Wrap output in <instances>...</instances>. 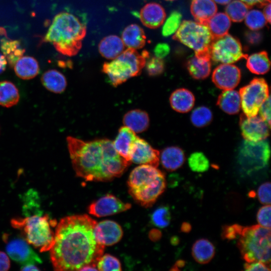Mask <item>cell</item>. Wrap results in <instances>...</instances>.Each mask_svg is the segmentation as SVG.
<instances>
[{
	"instance_id": "ee69618b",
	"label": "cell",
	"mask_w": 271,
	"mask_h": 271,
	"mask_svg": "<svg viewBox=\"0 0 271 271\" xmlns=\"http://www.w3.org/2000/svg\"><path fill=\"white\" fill-rule=\"evenodd\" d=\"M243 226L234 224L223 226L221 236L224 239L232 240L237 238L240 234Z\"/></svg>"
},
{
	"instance_id": "1f68e13d",
	"label": "cell",
	"mask_w": 271,
	"mask_h": 271,
	"mask_svg": "<svg viewBox=\"0 0 271 271\" xmlns=\"http://www.w3.org/2000/svg\"><path fill=\"white\" fill-rule=\"evenodd\" d=\"M246 65L252 73L257 75L264 74L270 69V61L266 51H262L246 56Z\"/></svg>"
},
{
	"instance_id": "91938a15",
	"label": "cell",
	"mask_w": 271,
	"mask_h": 271,
	"mask_svg": "<svg viewBox=\"0 0 271 271\" xmlns=\"http://www.w3.org/2000/svg\"><path fill=\"white\" fill-rule=\"evenodd\" d=\"M166 1H174V0H166Z\"/></svg>"
},
{
	"instance_id": "db71d44e",
	"label": "cell",
	"mask_w": 271,
	"mask_h": 271,
	"mask_svg": "<svg viewBox=\"0 0 271 271\" xmlns=\"http://www.w3.org/2000/svg\"><path fill=\"white\" fill-rule=\"evenodd\" d=\"M149 236L152 240L156 241L160 238L161 233L157 229H153L150 231Z\"/></svg>"
},
{
	"instance_id": "680465c9",
	"label": "cell",
	"mask_w": 271,
	"mask_h": 271,
	"mask_svg": "<svg viewBox=\"0 0 271 271\" xmlns=\"http://www.w3.org/2000/svg\"><path fill=\"white\" fill-rule=\"evenodd\" d=\"M232 0H213L215 3L219 4L220 5H227Z\"/></svg>"
},
{
	"instance_id": "603a6c76",
	"label": "cell",
	"mask_w": 271,
	"mask_h": 271,
	"mask_svg": "<svg viewBox=\"0 0 271 271\" xmlns=\"http://www.w3.org/2000/svg\"><path fill=\"white\" fill-rule=\"evenodd\" d=\"M124 125L135 133L146 131L149 126L148 113L140 109H133L127 112L123 117Z\"/></svg>"
},
{
	"instance_id": "c3c4849f",
	"label": "cell",
	"mask_w": 271,
	"mask_h": 271,
	"mask_svg": "<svg viewBox=\"0 0 271 271\" xmlns=\"http://www.w3.org/2000/svg\"><path fill=\"white\" fill-rule=\"evenodd\" d=\"M170 52L169 45L165 43L158 44L154 49V53L156 57L160 58H164L167 56Z\"/></svg>"
},
{
	"instance_id": "ab89813d",
	"label": "cell",
	"mask_w": 271,
	"mask_h": 271,
	"mask_svg": "<svg viewBox=\"0 0 271 271\" xmlns=\"http://www.w3.org/2000/svg\"><path fill=\"white\" fill-rule=\"evenodd\" d=\"M151 221L156 226L165 228L168 226L171 220V213L167 206H161L157 208L151 215Z\"/></svg>"
},
{
	"instance_id": "f546056e",
	"label": "cell",
	"mask_w": 271,
	"mask_h": 271,
	"mask_svg": "<svg viewBox=\"0 0 271 271\" xmlns=\"http://www.w3.org/2000/svg\"><path fill=\"white\" fill-rule=\"evenodd\" d=\"M41 81L47 90L55 93H62L67 86V81L64 75L54 69L46 71L42 76Z\"/></svg>"
},
{
	"instance_id": "74e56055",
	"label": "cell",
	"mask_w": 271,
	"mask_h": 271,
	"mask_svg": "<svg viewBox=\"0 0 271 271\" xmlns=\"http://www.w3.org/2000/svg\"><path fill=\"white\" fill-rule=\"evenodd\" d=\"M188 163L191 170L195 172H204L207 171L209 167L208 159L200 152L191 154L188 159Z\"/></svg>"
},
{
	"instance_id": "6da1fadb",
	"label": "cell",
	"mask_w": 271,
	"mask_h": 271,
	"mask_svg": "<svg viewBox=\"0 0 271 271\" xmlns=\"http://www.w3.org/2000/svg\"><path fill=\"white\" fill-rule=\"evenodd\" d=\"M96 223L86 214L68 216L61 219L49 250L55 270H80L87 265H96L105 247L95 238Z\"/></svg>"
},
{
	"instance_id": "4316f807",
	"label": "cell",
	"mask_w": 271,
	"mask_h": 271,
	"mask_svg": "<svg viewBox=\"0 0 271 271\" xmlns=\"http://www.w3.org/2000/svg\"><path fill=\"white\" fill-rule=\"evenodd\" d=\"M122 40L128 48L139 49L145 46L146 36L141 27L137 24H131L123 31Z\"/></svg>"
},
{
	"instance_id": "816d5d0a",
	"label": "cell",
	"mask_w": 271,
	"mask_h": 271,
	"mask_svg": "<svg viewBox=\"0 0 271 271\" xmlns=\"http://www.w3.org/2000/svg\"><path fill=\"white\" fill-rule=\"evenodd\" d=\"M245 4L249 8L253 6L263 7L270 0H240Z\"/></svg>"
},
{
	"instance_id": "7a4b0ae2",
	"label": "cell",
	"mask_w": 271,
	"mask_h": 271,
	"mask_svg": "<svg viewBox=\"0 0 271 271\" xmlns=\"http://www.w3.org/2000/svg\"><path fill=\"white\" fill-rule=\"evenodd\" d=\"M67 143L76 175L86 181H111L122 175L131 164L118 154L108 139L84 141L69 136Z\"/></svg>"
},
{
	"instance_id": "7dc6e473",
	"label": "cell",
	"mask_w": 271,
	"mask_h": 271,
	"mask_svg": "<svg viewBox=\"0 0 271 271\" xmlns=\"http://www.w3.org/2000/svg\"><path fill=\"white\" fill-rule=\"evenodd\" d=\"M244 36L246 41L249 44L254 45L258 44L262 39L261 33L255 30L246 31Z\"/></svg>"
},
{
	"instance_id": "60d3db41",
	"label": "cell",
	"mask_w": 271,
	"mask_h": 271,
	"mask_svg": "<svg viewBox=\"0 0 271 271\" xmlns=\"http://www.w3.org/2000/svg\"><path fill=\"white\" fill-rule=\"evenodd\" d=\"M96 267L98 270L101 271L121 270L119 260L116 257L109 254L101 256L96 263Z\"/></svg>"
},
{
	"instance_id": "8992f818",
	"label": "cell",
	"mask_w": 271,
	"mask_h": 271,
	"mask_svg": "<svg viewBox=\"0 0 271 271\" xmlns=\"http://www.w3.org/2000/svg\"><path fill=\"white\" fill-rule=\"evenodd\" d=\"M11 222L14 228L22 232L26 241L40 252L49 251L52 247L55 233L51 227L56 224V221L51 219L48 215L14 218Z\"/></svg>"
},
{
	"instance_id": "30bf717a",
	"label": "cell",
	"mask_w": 271,
	"mask_h": 271,
	"mask_svg": "<svg viewBox=\"0 0 271 271\" xmlns=\"http://www.w3.org/2000/svg\"><path fill=\"white\" fill-rule=\"evenodd\" d=\"M239 92L241 109L247 116L257 115L260 106L269 96L268 84L261 78H254L241 88Z\"/></svg>"
},
{
	"instance_id": "94428289",
	"label": "cell",
	"mask_w": 271,
	"mask_h": 271,
	"mask_svg": "<svg viewBox=\"0 0 271 271\" xmlns=\"http://www.w3.org/2000/svg\"><path fill=\"white\" fill-rule=\"evenodd\" d=\"M1 29H2V28H1ZM1 28H0V33H1Z\"/></svg>"
},
{
	"instance_id": "836d02e7",
	"label": "cell",
	"mask_w": 271,
	"mask_h": 271,
	"mask_svg": "<svg viewBox=\"0 0 271 271\" xmlns=\"http://www.w3.org/2000/svg\"><path fill=\"white\" fill-rule=\"evenodd\" d=\"M19 99V90L14 83L9 81L0 82V105L12 107L18 103Z\"/></svg>"
},
{
	"instance_id": "5b68a950",
	"label": "cell",
	"mask_w": 271,
	"mask_h": 271,
	"mask_svg": "<svg viewBox=\"0 0 271 271\" xmlns=\"http://www.w3.org/2000/svg\"><path fill=\"white\" fill-rule=\"evenodd\" d=\"M270 229L259 224L243 227L237 246L242 258L247 262H270Z\"/></svg>"
},
{
	"instance_id": "7c38bea8",
	"label": "cell",
	"mask_w": 271,
	"mask_h": 271,
	"mask_svg": "<svg viewBox=\"0 0 271 271\" xmlns=\"http://www.w3.org/2000/svg\"><path fill=\"white\" fill-rule=\"evenodd\" d=\"M241 134L244 140L257 142L266 139L269 133L270 125L261 117L243 114L239 121Z\"/></svg>"
},
{
	"instance_id": "6f0895ef",
	"label": "cell",
	"mask_w": 271,
	"mask_h": 271,
	"mask_svg": "<svg viewBox=\"0 0 271 271\" xmlns=\"http://www.w3.org/2000/svg\"><path fill=\"white\" fill-rule=\"evenodd\" d=\"M191 229V224L188 222H183L181 227V230L185 233L190 232Z\"/></svg>"
},
{
	"instance_id": "3957f363",
	"label": "cell",
	"mask_w": 271,
	"mask_h": 271,
	"mask_svg": "<svg viewBox=\"0 0 271 271\" xmlns=\"http://www.w3.org/2000/svg\"><path fill=\"white\" fill-rule=\"evenodd\" d=\"M86 34V26L78 18L63 12L54 17L43 41L52 43L62 54L73 56L81 49Z\"/></svg>"
},
{
	"instance_id": "83f0119b",
	"label": "cell",
	"mask_w": 271,
	"mask_h": 271,
	"mask_svg": "<svg viewBox=\"0 0 271 271\" xmlns=\"http://www.w3.org/2000/svg\"><path fill=\"white\" fill-rule=\"evenodd\" d=\"M16 75L24 80L36 77L39 72V66L37 60L31 56H22L14 66Z\"/></svg>"
},
{
	"instance_id": "bcb514c9",
	"label": "cell",
	"mask_w": 271,
	"mask_h": 271,
	"mask_svg": "<svg viewBox=\"0 0 271 271\" xmlns=\"http://www.w3.org/2000/svg\"><path fill=\"white\" fill-rule=\"evenodd\" d=\"M258 113L259 116L270 125V98L269 96L260 106Z\"/></svg>"
},
{
	"instance_id": "4fadbf2b",
	"label": "cell",
	"mask_w": 271,
	"mask_h": 271,
	"mask_svg": "<svg viewBox=\"0 0 271 271\" xmlns=\"http://www.w3.org/2000/svg\"><path fill=\"white\" fill-rule=\"evenodd\" d=\"M130 207V204L122 202L112 194H107L90 204L88 211L91 215L101 217L125 211Z\"/></svg>"
},
{
	"instance_id": "277c9868",
	"label": "cell",
	"mask_w": 271,
	"mask_h": 271,
	"mask_svg": "<svg viewBox=\"0 0 271 271\" xmlns=\"http://www.w3.org/2000/svg\"><path fill=\"white\" fill-rule=\"evenodd\" d=\"M163 172L157 167L141 165L131 172L128 180V192L143 207L152 206L166 188Z\"/></svg>"
},
{
	"instance_id": "f6af8a7d",
	"label": "cell",
	"mask_w": 271,
	"mask_h": 271,
	"mask_svg": "<svg viewBox=\"0 0 271 271\" xmlns=\"http://www.w3.org/2000/svg\"><path fill=\"white\" fill-rule=\"evenodd\" d=\"M257 196L259 202L264 205H270V183L269 182L262 184L257 190Z\"/></svg>"
},
{
	"instance_id": "7402d4cb",
	"label": "cell",
	"mask_w": 271,
	"mask_h": 271,
	"mask_svg": "<svg viewBox=\"0 0 271 271\" xmlns=\"http://www.w3.org/2000/svg\"><path fill=\"white\" fill-rule=\"evenodd\" d=\"M160 160L166 170L169 171H175L184 164L185 160V154L179 147H167L160 154Z\"/></svg>"
},
{
	"instance_id": "f907efd6",
	"label": "cell",
	"mask_w": 271,
	"mask_h": 271,
	"mask_svg": "<svg viewBox=\"0 0 271 271\" xmlns=\"http://www.w3.org/2000/svg\"><path fill=\"white\" fill-rule=\"evenodd\" d=\"M10 267V261L5 252L0 251V271L8 270Z\"/></svg>"
},
{
	"instance_id": "52a82bcc",
	"label": "cell",
	"mask_w": 271,
	"mask_h": 271,
	"mask_svg": "<svg viewBox=\"0 0 271 271\" xmlns=\"http://www.w3.org/2000/svg\"><path fill=\"white\" fill-rule=\"evenodd\" d=\"M149 53L144 50L140 54L136 49L128 48L116 58L102 66L111 84L116 87L129 78L139 75L145 67Z\"/></svg>"
},
{
	"instance_id": "ba28073f",
	"label": "cell",
	"mask_w": 271,
	"mask_h": 271,
	"mask_svg": "<svg viewBox=\"0 0 271 271\" xmlns=\"http://www.w3.org/2000/svg\"><path fill=\"white\" fill-rule=\"evenodd\" d=\"M173 39L194 50L195 56L210 58V47L214 39L206 24L183 21Z\"/></svg>"
},
{
	"instance_id": "d6a6232c",
	"label": "cell",
	"mask_w": 271,
	"mask_h": 271,
	"mask_svg": "<svg viewBox=\"0 0 271 271\" xmlns=\"http://www.w3.org/2000/svg\"><path fill=\"white\" fill-rule=\"evenodd\" d=\"M1 49L11 67L14 66L25 52L19 41L6 39L1 40Z\"/></svg>"
},
{
	"instance_id": "44dd1931",
	"label": "cell",
	"mask_w": 271,
	"mask_h": 271,
	"mask_svg": "<svg viewBox=\"0 0 271 271\" xmlns=\"http://www.w3.org/2000/svg\"><path fill=\"white\" fill-rule=\"evenodd\" d=\"M190 11L196 22L206 24L217 13V7L213 0H191Z\"/></svg>"
},
{
	"instance_id": "4dcf8cb0",
	"label": "cell",
	"mask_w": 271,
	"mask_h": 271,
	"mask_svg": "<svg viewBox=\"0 0 271 271\" xmlns=\"http://www.w3.org/2000/svg\"><path fill=\"white\" fill-rule=\"evenodd\" d=\"M231 24L228 16L222 12L216 13L206 23L214 39L227 34Z\"/></svg>"
},
{
	"instance_id": "484cf974",
	"label": "cell",
	"mask_w": 271,
	"mask_h": 271,
	"mask_svg": "<svg viewBox=\"0 0 271 271\" xmlns=\"http://www.w3.org/2000/svg\"><path fill=\"white\" fill-rule=\"evenodd\" d=\"M211 58L207 57L194 56L188 60L187 69L191 76L198 80L207 78L211 69Z\"/></svg>"
},
{
	"instance_id": "7bdbcfd3",
	"label": "cell",
	"mask_w": 271,
	"mask_h": 271,
	"mask_svg": "<svg viewBox=\"0 0 271 271\" xmlns=\"http://www.w3.org/2000/svg\"><path fill=\"white\" fill-rule=\"evenodd\" d=\"M270 205H264L258 210L256 216L259 224L267 228H270Z\"/></svg>"
},
{
	"instance_id": "d6986e66",
	"label": "cell",
	"mask_w": 271,
	"mask_h": 271,
	"mask_svg": "<svg viewBox=\"0 0 271 271\" xmlns=\"http://www.w3.org/2000/svg\"><path fill=\"white\" fill-rule=\"evenodd\" d=\"M166 14L163 7L157 3L145 5L141 10L140 19L142 24L150 29H156L163 24Z\"/></svg>"
},
{
	"instance_id": "9a60e30c",
	"label": "cell",
	"mask_w": 271,
	"mask_h": 271,
	"mask_svg": "<svg viewBox=\"0 0 271 271\" xmlns=\"http://www.w3.org/2000/svg\"><path fill=\"white\" fill-rule=\"evenodd\" d=\"M240 79L241 71L233 64H221L215 68L212 75L214 84L223 90L234 89Z\"/></svg>"
},
{
	"instance_id": "ac0fdd59",
	"label": "cell",
	"mask_w": 271,
	"mask_h": 271,
	"mask_svg": "<svg viewBox=\"0 0 271 271\" xmlns=\"http://www.w3.org/2000/svg\"><path fill=\"white\" fill-rule=\"evenodd\" d=\"M138 136L126 126H122L113 142V147L118 154L128 162H131V154Z\"/></svg>"
},
{
	"instance_id": "9c48e42d",
	"label": "cell",
	"mask_w": 271,
	"mask_h": 271,
	"mask_svg": "<svg viewBox=\"0 0 271 271\" xmlns=\"http://www.w3.org/2000/svg\"><path fill=\"white\" fill-rule=\"evenodd\" d=\"M269 156V145L266 139L257 142L244 140L239 148L237 162L244 172L249 174L266 167Z\"/></svg>"
},
{
	"instance_id": "e0dca14e",
	"label": "cell",
	"mask_w": 271,
	"mask_h": 271,
	"mask_svg": "<svg viewBox=\"0 0 271 271\" xmlns=\"http://www.w3.org/2000/svg\"><path fill=\"white\" fill-rule=\"evenodd\" d=\"M160 152L147 142L138 137L131 154V162L149 165L157 167L160 162Z\"/></svg>"
},
{
	"instance_id": "11a10c76",
	"label": "cell",
	"mask_w": 271,
	"mask_h": 271,
	"mask_svg": "<svg viewBox=\"0 0 271 271\" xmlns=\"http://www.w3.org/2000/svg\"><path fill=\"white\" fill-rule=\"evenodd\" d=\"M7 61L4 55L0 53V74L6 69Z\"/></svg>"
},
{
	"instance_id": "d590c367",
	"label": "cell",
	"mask_w": 271,
	"mask_h": 271,
	"mask_svg": "<svg viewBox=\"0 0 271 271\" xmlns=\"http://www.w3.org/2000/svg\"><path fill=\"white\" fill-rule=\"evenodd\" d=\"M213 118L211 110L207 107L200 106L195 108L192 111L190 120L196 127H203L210 123Z\"/></svg>"
},
{
	"instance_id": "8d00e7d4",
	"label": "cell",
	"mask_w": 271,
	"mask_h": 271,
	"mask_svg": "<svg viewBox=\"0 0 271 271\" xmlns=\"http://www.w3.org/2000/svg\"><path fill=\"white\" fill-rule=\"evenodd\" d=\"M244 20L245 25L251 30L258 31L267 23L263 12L257 9L248 11Z\"/></svg>"
},
{
	"instance_id": "f5cc1de1",
	"label": "cell",
	"mask_w": 271,
	"mask_h": 271,
	"mask_svg": "<svg viewBox=\"0 0 271 271\" xmlns=\"http://www.w3.org/2000/svg\"><path fill=\"white\" fill-rule=\"evenodd\" d=\"M263 7H264L263 13L267 21V22L268 23H270V2L267 3Z\"/></svg>"
},
{
	"instance_id": "cb8c5ba5",
	"label": "cell",
	"mask_w": 271,
	"mask_h": 271,
	"mask_svg": "<svg viewBox=\"0 0 271 271\" xmlns=\"http://www.w3.org/2000/svg\"><path fill=\"white\" fill-rule=\"evenodd\" d=\"M124 49V44L119 37L111 35L103 38L98 45V50L102 57L107 59H114L119 55Z\"/></svg>"
},
{
	"instance_id": "b9f144b4",
	"label": "cell",
	"mask_w": 271,
	"mask_h": 271,
	"mask_svg": "<svg viewBox=\"0 0 271 271\" xmlns=\"http://www.w3.org/2000/svg\"><path fill=\"white\" fill-rule=\"evenodd\" d=\"M148 74L150 76H157L162 74L165 69V63L162 58L154 57L146 62Z\"/></svg>"
},
{
	"instance_id": "f1b7e54d",
	"label": "cell",
	"mask_w": 271,
	"mask_h": 271,
	"mask_svg": "<svg viewBox=\"0 0 271 271\" xmlns=\"http://www.w3.org/2000/svg\"><path fill=\"white\" fill-rule=\"evenodd\" d=\"M214 245L208 239L201 238L196 240L192 247V255L197 262L206 264L211 261L215 255Z\"/></svg>"
},
{
	"instance_id": "e575fe53",
	"label": "cell",
	"mask_w": 271,
	"mask_h": 271,
	"mask_svg": "<svg viewBox=\"0 0 271 271\" xmlns=\"http://www.w3.org/2000/svg\"><path fill=\"white\" fill-rule=\"evenodd\" d=\"M249 8L240 0L230 2L225 8V14L234 22H242Z\"/></svg>"
},
{
	"instance_id": "2e32d148",
	"label": "cell",
	"mask_w": 271,
	"mask_h": 271,
	"mask_svg": "<svg viewBox=\"0 0 271 271\" xmlns=\"http://www.w3.org/2000/svg\"><path fill=\"white\" fill-rule=\"evenodd\" d=\"M96 241L105 246H110L117 243L122 238L123 231L116 222L105 220L96 223L94 228Z\"/></svg>"
},
{
	"instance_id": "681fc988",
	"label": "cell",
	"mask_w": 271,
	"mask_h": 271,
	"mask_svg": "<svg viewBox=\"0 0 271 271\" xmlns=\"http://www.w3.org/2000/svg\"><path fill=\"white\" fill-rule=\"evenodd\" d=\"M267 264L261 261L246 262L244 264L245 270H270Z\"/></svg>"
},
{
	"instance_id": "f35d334b",
	"label": "cell",
	"mask_w": 271,
	"mask_h": 271,
	"mask_svg": "<svg viewBox=\"0 0 271 271\" xmlns=\"http://www.w3.org/2000/svg\"><path fill=\"white\" fill-rule=\"evenodd\" d=\"M182 14L177 11H173L163 23L162 34L164 37H168L175 34L182 23Z\"/></svg>"
},
{
	"instance_id": "9f6ffc18",
	"label": "cell",
	"mask_w": 271,
	"mask_h": 271,
	"mask_svg": "<svg viewBox=\"0 0 271 271\" xmlns=\"http://www.w3.org/2000/svg\"><path fill=\"white\" fill-rule=\"evenodd\" d=\"M21 270H39L40 269L34 264H28L23 265Z\"/></svg>"
},
{
	"instance_id": "5bb4252c",
	"label": "cell",
	"mask_w": 271,
	"mask_h": 271,
	"mask_svg": "<svg viewBox=\"0 0 271 271\" xmlns=\"http://www.w3.org/2000/svg\"><path fill=\"white\" fill-rule=\"evenodd\" d=\"M6 250L10 257L22 265L28 264L41 263L39 255L29 245L26 240L15 238L6 240Z\"/></svg>"
},
{
	"instance_id": "d4e9b609",
	"label": "cell",
	"mask_w": 271,
	"mask_h": 271,
	"mask_svg": "<svg viewBox=\"0 0 271 271\" xmlns=\"http://www.w3.org/2000/svg\"><path fill=\"white\" fill-rule=\"evenodd\" d=\"M217 104L226 113H237L241 109L239 92L234 89L223 90L218 96Z\"/></svg>"
},
{
	"instance_id": "8fae6325",
	"label": "cell",
	"mask_w": 271,
	"mask_h": 271,
	"mask_svg": "<svg viewBox=\"0 0 271 271\" xmlns=\"http://www.w3.org/2000/svg\"><path fill=\"white\" fill-rule=\"evenodd\" d=\"M210 58L221 64H233L247 56L240 41L228 34L213 39L210 47Z\"/></svg>"
},
{
	"instance_id": "ffe728a7",
	"label": "cell",
	"mask_w": 271,
	"mask_h": 271,
	"mask_svg": "<svg viewBox=\"0 0 271 271\" xmlns=\"http://www.w3.org/2000/svg\"><path fill=\"white\" fill-rule=\"evenodd\" d=\"M193 93L186 88H179L173 91L170 97L172 108L177 112L186 113L190 111L195 104Z\"/></svg>"
}]
</instances>
